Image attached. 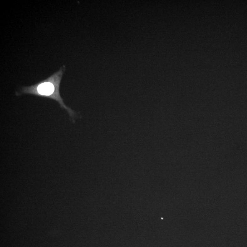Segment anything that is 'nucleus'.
Masks as SVG:
<instances>
[{
	"label": "nucleus",
	"mask_w": 247,
	"mask_h": 247,
	"mask_svg": "<svg viewBox=\"0 0 247 247\" xmlns=\"http://www.w3.org/2000/svg\"><path fill=\"white\" fill-rule=\"evenodd\" d=\"M65 70V66H62L59 71L47 79L32 86L22 87L16 92V95L19 96L24 94H32L54 99L58 102L61 108L67 110L70 117L74 118L76 116V113L65 104L60 95V84Z\"/></svg>",
	"instance_id": "1"
}]
</instances>
